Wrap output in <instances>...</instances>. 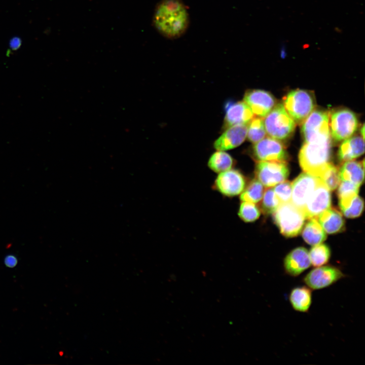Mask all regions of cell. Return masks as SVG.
I'll return each instance as SVG.
<instances>
[{"instance_id": "1", "label": "cell", "mask_w": 365, "mask_h": 365, "mask_svg": "<svg viewBox=\"0 0 365 365\" xmlns=\"http://www.w3.org/2000/svg\"><path fill=\"white\" fill-rule=\"evenodd\" d=\"M158 31L169 39L183 35L189 25V16L180 0H163L157 6L154 16Z\"/></svg>"}, {"instance_id": "2", "label": "cell", "mask_w": 365, "mask_h": 365, "mask_svg": "<svg viewBox=\"0 0 365 365\" xmlns=\"http://www.w3.org/2000/svg\"><path fill=\"white\" fill-rule=\"evenodd\" d=\"M331 152V137L305 142L299 155L301 168L305 172L319 177L330 163Z\"/></svg>"}, {"instance_id": "3", "label": "cell", "mask_w": 365, "mask_h": 365, "mask_svg": "<svg viewBox=\"0 0 365 365\" xmlns=\"http://www.w3.org/2000/svg\"><path fill=\"white\" fill-rule=\"evenodd\" d=\"M273 218L280 233L287 237L298 235L306 219L303 212L291 202L280 203L273 213Z\"/></svg>"}, {"instance_id": "4", "label": "cell", "mask_w": 365, "mask_h": 365, "mask_svg": "<svg viewBox=\"0 0 365 365\" xmlns=\"http://www.w3.org/2000/svg\"><path fill=\"white\" fill-rule=\"evenodd\" d=\"M264 123L268 135L279 141L289 138L296 127L295 122L281 103L276 104L265 117Z\"/></svg>"}, {"instance_id": "5", "label": "cell", "mask_w": 365, "mask_h": 365, "mask_svg": "<svg viewBox=\"0 0 365 365\" xmlns=\"http://www.w3.org/2000/svg\"><path fill=\"white\" fill-rule=\"evenodd\" d=\"M283 103L287 113L298 124L302 123L315 107L312 94L301 89L289 92L284 97Z\"/></svg>"}, {"instance_id": "6", "label": "cell", "mask_w": 365, "mask_h": 365, "mask_svg": "<svg viewBox=\"0 0 365 365\" xmlns=\"http://www.w3.org/2000/svg\"><path fill=\"white\" fill-rule=\"evenodd\" d=\"M345 274L337 267L322 265L312 269L303 278V282L313 290L326 288L345 277Z\"/></svg>"}, {"instance_id": "7", "label": "cell", "mask_w": 365, "mask_h": 365, "mask_svg": "<svg viewBox=\"0 0 365 365\" xmlns=\"http://www.w3.org/2000/svg\"><path fill=\"white\" fill-rule=\"evenodd\" d=\"M358 125L357 118L352 111L346 108L338 110L331 116L330 134L336 141L344 140L354 133Z\"/></svg>"}, {"instance_id": "8", "label": "cell", "mask_w": 365, "mask_h": 365, "mask_svg": "<svg viewBox=\"0 0 365 365\" xmlns=\"http://www.w3.org/2000/svg\"><path fill=\"white\" fill-rule=\"evenodd\" d=\"M254 172L256 178L269 188L284 181L288 176L289 169L286 162L259 161Z\"/></svg>"}, {"instance_id": "9", "label": "cell", "mask_w": 365, "mask_h": 365, "mask_svg": "<svg viewBox=\"0 0 365 365\" xmlns=\"http://www.w3.org/2000/svg\"><path fill=\"white\" fill-rule=\"evenodd\" d=\"M301 132L305 142L331 137L328 113L313 111L303 122Z\"/></svg>"}, {"instance_id": "10", "label": "cell", "mask_w": 365, "mask_h": 365, "mask_svg": "<svg viewBox=\"0 0 365 365\" xmlns=\"http://www.w3.org/2000/svg\"><path fill=\"white\" fill-rule=\"evenodd\" d=\"M252 153L258 161L286 162L288 159L287 153L282 143L271 137H265L254 143Z\"/></svg>"}, {"instance_id": "11", "label": "cell", "mask_w": 365, "mask_h": 365, "mask_svg": "<svg viewBox=\"0 0 365 365\" xmlns=\"http://www.w3.org/2000/svg\"><path fill=\"white\" fill-rule=\"evenodd\" d=\"M245 186V178L242 173L232 168L219 173L214 183L216 190L229 197L240 195Z\"/></svg>"}, {"instance_id": "12", "label": "cell", "mask_w": 365, "mask_h": 365, "mask_svg": "<svg viewBox=\"0 0 365 365\" xmlns=\"http://www.w3.org/2000/svg\"><path fill=\"white\" fill-rule=\"evenodd\" d=\"M320 180L319 177L304 172L291 182V202L303 212L309 197Z\"/></svg>"}, {"instance_id": "13", "label": "cell", "mask_w": 365, "mask_h": 365, "mask_svg": "<svg viewBox=\"0 0 365 365\" xmlns=\"http://www.w3.org/2000/svg\"><path fill=\"white\" fill-rule=\"evenodd\" d=\"M331 205L330 190L320 180L309 197L303 210L306 219L317 218L323 211Z\"/></svg>"}, {"instance_id": "14", "label": "cell", "mask_w": 365, "mask_h": 365, "mask_svg": "<svg viewBox=\"0 0 365 365\" xmlns=\"http://www.w3.org/2000/svg\"><path fill=\"white\" fill-rule=\"evenodd\" d=\"M243 100L254 115L261 118L265 117L275 106L276 102L271 94L259 89L247 90Z\"/></svg>"}, {"instance_id": "15", "label": "cell", "mask_w": 365, "mask_h": 365, "mask_svg": "<svg viewBox=\"0 0 365 365\" xmlns=\"http://www.w3.org/2000/svg\"><path fill=\"white\" fill-rule=\"evenodd\" d=\"M311 265L308 250L298 247L291 250L284 258L285 273L291 277H297Z\"/></svg>"}, {"instance_id": "16", "label": "cell", "mask_w": 365, "mask_h": 365, "mask_svg": "<svg viewBox=\"0 0 365 365\" xmlns=\"http://www.w3.org/2000/svg\"><path fill=\"white\" fill-rule=\"evenodd\" d=\"M225 105L224 126L226 128L237 124L248 125L254 117L251 109L244 101H229Z\"/></svg>"}, {"instance_id": "17", "label": "cell", "mask_w": 365, "mask_h": 365, "mask_svg": "<svg viewBox=\"0 0 365 365\" xmlns=\"http://www.w3.org/2000/svg\"><path fill=\"white\" fill-rule=\"evenodd\" d=\"M247 125L237 124L231 126L215 141L214 147L218 151H227L239 146L245 140Z\"/></svg>"}, {"instance_id": "18", "label": "cell", "mask_w": 365, "mask_h": 365, "mask_svg": "<svg viewBox=\"0 0 365 365\" xmlns=\"http://www.w3.org/2000/svg\"><path fill=\"white\" fill-rule=\"evenodd\" d=\"M364 152V139L359 135L345 139L340 145L338 158L342 162L352 160L362 155Z\"/></svg>"}, {"instance_id": "19", "label": "cell", "mask_w": 365, "mask_h": 365, "mask_svg": "<svg viewBox=\"0 0 365 365\" xmlns=\"http://www.w3.org/2000/svg\"><path fill=\"white\" fill-rule=\"evenodd\" d=\"M311 290L307 285L296 286L291 289L288 299L293 309L303 313L309 311L312 301Z\"/></svg>"}, {"instance_id": "20", "label": "cell", "mask_w": 365, "mask_h": 365, "mask_svg": "<svg viewBox=\"0 0 365 365\" xmlns=\"http://www.w3.org/2000/svg\"><path fill=\"white\" fill-rule=\"evenodd\" d=\"M317 218L325 232L328 234L338 233L344 228L345 222L342 214L331 207L322 212Z\"/></svg>"}, {"instance_id": "21", "label": "cell", "mask_w": 365, "mask_h": 365, "mask_svg": "<svg viewBox=\"0 0 365 365\" xmlns=\"http://www.w3.org/2000/svg\"><path fill=\"white\" fill-rule=\"evenodd\" d=\"M341 181H349L360 186L364 180V162L350 160L344 162L339 170Z\"/></svg>"}, {"instance_id": "22", "label": "cell", "mask_w": 365, "mask_h": 365, "mask_svg": "<svg viewBox=\"0 0 365 365\" xmlns=\"http://www.w3.org/2000/svg\"><path fill=\"white\" fill-rule=\"evenodd\" d=\"M304 240L308 244L314 245L322 243L326 234L317 218L309 219L302 232Z\"/></svg>"}, {"instance_id": "23", "label": "cell", "mask_w": 365, "mask_h": 365, "mask_svg": "<svg viewBox=\"0 0 365 365\" xmlns=\"http://www.w3.org/2000/svg\"><path fill=\"white\" fill-rule=\"evenodd\" d=\"M233 163V159L228 153L218 151L209 158L208 166L213 171L219 173L231 169Z\"/></svg>"}, {"instance_id": "24", "label": "cell", "mask_w": 365, "mask_h": 365, "mask_svg": "<svg viewBox=\"0 0 365 365\" xmlns=\"http://www.w3.org/2000/svg\"><path fill=\"white\" fill-rule=\"evenodd\" d=\"M265 189L262 184L257 178L251 180L240 194L241 201L257 203L261 201Z\"/></svg>"}, {"instance_id": "25", "label": "cell", "mask_w": 365, "mask_h": 365, "mask_svg": "<svg viewBox=\"0 0 365 365\" xmlns=\"http://www.w3.org/2000/svg\"><path fill=\"white\" fill-rule=\"evenodd\" d=\"M337 194L340 207L347 204L358 195L360 186L349 181H340Z\"/></svg>"}, {"instance_id": "26", "label": "cell", "mask_w": 365, "mask_h": 365, "mask_svg": "<svg viewBox=\"0 0 365 365\" xmlns=\"http://www.w3.org/2000/svg\"><path fill=\"white\" fill-rule=\"evenodd\" d=\"M311 264L314 267L324 265L328 263L331 257V250L324 244L314 245L309 251Z\"/></svg>"}, {"instance_id": "27", "label": "cell", "mask_w": 365, "mask_h": 365, "mask_svg": "<svg viewBox=\"0 0 365 365\" xmlns=\"http://www.w3.org/2000/svg\"><path fill=\"white\" fill-rule=\"evenodd\" d=\"M264 120L261 117L253 118L247 125V137L248 140L256 143L266 135Z\"/></svg>"}, {"instance_id": "28", "label": "cell", "mask_w": 365, "mask_h": 365, "mask_svg": "<svg viewBox=\"0 0 365 365\" xmlns=\"http://www.w3.org/2000/svg\"><path fill=\"white\" fill-rule=\"evenodd\" d=\"M261 200V209L265 214L273 213L281 203L272 187L265 190Z\"/></svg>"}, {"instance_id": "29", "label": "cell", "mask_w": 365, "mask_h": 365, "mask_svg": "<svg viewBox=\"0 0 365 365\" xmlns=\"http://www.w3.org/2000/svg\"><path fill=\"white\" fill-rule=\"evenodd\" d=\"M241 202L238 212L241 220L245 223H251L259 218L261 211L256 203Z\"/></svg>"}, {"instance_id": "30", "label": "cell", "mask_w": 365, "mask_h": 365, "mask_svg": "<svg viewBox=\"0 0 365 365\" xmlns=\"http://www.w3.org/2000/svg\"><path fill=\"white\" fill-rule=\"evenodd\" d=\"M319 178L330 191L335 190L341 181L338 169L331 163L329 164Z\"/></svg>"}, {"instance_id": "31", "label": "cell", "mask_w": 365, "mask_h": 365, "mask_svg": "<svg viewBox=\"0 0 365 365\" xmlns=\"http://www.w3.org/2000/svg\"><path fill=\"white\" fill-rule=\"evenodd\" d=\"M363 208V200L357 195L346 206L341 208V210L346 217L351 218L360 216Z\"/></svg>"}, {"instance_id": "32", "label": "cell", "mask_w": 365, "mask_h": 365, "mask_svg": "<svg viewBox=\"0 0 365 365\" xmlns=\"http://www.w3.org/2000/svg\"><path fill=\"white\" fill-rule=\"evenodd\" d=\"M273 188L280 203L291 202L292 184L289 181H283Z\"/></svg>"}, {"instance_id": "33", "label": "cell", "mask_w": 365, "mask_h": 365, "mask_svg": "<svg viewBox=\"0 0 365 365\" xmlns=\"http://www.w3.org/2000/svg\"><path fill=\"white\" fill-rule=\"evenodd\" d=\"M4 262L7 267L13 268L17 265L18 261L15 255L8 254L5 257Z\"/></svg>"}, {"instance_id": "34", "label": "cell", "mask_w": 365, "mask_h": 365, "mask_svg": "<svg viewBox=\"0 0 365 365\" xmlns=\"http://www.w3.org/2000/svg\"><path fill=\"white\" fill-rule=\"evenodd\" d=\"M360 133L362 135V137L364 139V125H362V128L360 129Z\"/></svg>"}]
</instances>
